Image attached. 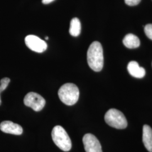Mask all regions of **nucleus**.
<instances>
[{"label": "nucleus", "mask_w": 152, "mask_h": 152, "mask_svg": "<svg viewBox=\"0 0 152 152\" xmlns=\"http://www.w3.org/2000/svg\"><path fill=\"white\" fill-rule=\"evenodd\" d=\"M87 63L93 71H102L104 65L103 50L101 44L94 41L90 45L87 54Z\"/></svg>", "instance_id": "1"}, {"label": "nucleus", "mask_w": 152, "mask_h": 152, "mask_svg": "<svg viewBox=\"0 0 152 152\" xmlns=\"http://www.w3.org/2000/svg\"><path fill=\"white\" fill-rule=\"evenodd\" d=\"M60 100L67 105H73L78 102L80 91L75 84L66 83L60 87L58 91Z\"/></svg>", "instance_id": "2"}, {"label": "nucleus", "mask_w": 152, "mask_h": 152, "mask_svg": "<svg viewBox=\"0 0 152 152\" xmlns=\"http://www.w3.org/2000/svg\"><path fill=\"white\" fill-rule=\"evenodd\" d=\"M51 136L55 144L61 150L64 152H68L71 150V139L63 127L55 126L51 132Z\"/></svg>", "instance_id": "3"}, {"label": "nucleus", "mask_w": 152, "mask_h": 152, "mask_svg": "<svg viewBox=\"0 0 152 152\" xmlns=\"http://www.w3.org/2000/svg\"><path fill=\"white\" fill-rule=\"evenodd\" d=\"M105 122L110 126L117 129H124L127 126L124 114L116 109H110L105 114Z\"/></svg>", "instance_id": "4"}, {"label": "nucleus", "mask_w": 152, "mask_h": 152, "mask_svg": "<svg viewBox=\"0 0 152 152\" xmlns=\"http://www.w3.org/2000/svg\"><path fill=\"white\" fill-rule=\"evenodd\" d=\"M24 104L36 112L41 111L44 108L46 101L41 95L36 92L28 93L24 98Z\"/></svg>", "instance_id": "5"}, {"label": "nucleus", "mask_w": 152, "mask_h": 152, "mask_svg": "<svg viewBox=\"0 0 152 152\" xmlns=\"http://www.w3.org/2000/svg\"><path fill=\"white\" fill-rule=\"evenodd\" d=\"M25 43L29 49L38 53H43L48 48L46 42L34 35L27 36L25 38Z\"/></svg>", "instance_id": "6"}, {"label": "nucleus", "mask_w": 152, "mask_h": 152, "mask_svg": "<svg viewBox=\"0 0 152 152\" xmlns=\"http://www.w3.org/2000/svg\"><path fill=\"white\" fill-rule=\"evenodd\" d=\"M82 141L86 152H103L100 142L91 134H85Z\"/></svg>", "instance_id": "7"}, {"label": "nucleus", "mask_w": 152, "mask_h": 152, "mask_svg": "<svg viewBox=\"0 0 152 152\" xmlns=\"http://www.w3.org/2000/svg\"><path fill=\"white\" fill-rule=\"evenodd\" d=\"M0 130L6 134L16 135H20L23 133L22 126L10 121L2 122L0 124Z\"/></svg>", "instance_id": "8"}, {"label": "nucleus", "mask_w": 152, "mask_h": 152, "mask_svg": "<svg viewBox=\"0 0 152 152\" xmlns=\"http://www.w3.org/2000/svg\"><path fill=\"white\" fill-rule=\"evenodd\" d=\"M127 69L131 76L137 78H143L145 75L144 68L140 67L135 61H131L129 63Z\"/></svg>", "instance_id": "9"}, {"label": "nucleus", "mask_w": 152, "mask_h": 152, "mask_svg": "<svg viewBox=\"0 0 152 152\" xmlns=\"http://www.w3.org/2000/svg\"><path fill=\"white\" fill-rule=\"evenodd\" d=\"M142 142L147 150L149 152H152V129L148 125H145L143 126Z\"/></svg>", "instance_id": "10"}, {"label": "nucleus", "mask_w": 152, "mask_h": 152, "mask_svg": "<svg viewBox=\"0 0 152 152\" xmlns=\"http://www.w3.org/2000/svg\"><path fill=\"white\" fill-rule=\"evenodd\" d=\"M123 43L125 46L129 49H135L138 48L140 45L139 38L136 36L129 33L125 36L123 39Z\"/></svg>", "instance_id": "11"}, {"label": "nucleus", "mask_w": 152, "mask_h": 152, "mask_svg": "<svg viewBox=\"0 0 152 152\" xmlns=\"http://www.w3.org/2000/svg\"><path fill=\"white\" fill-rule=\"evenodd\" d=\"M81 31V24L77 18H74L71 20L69 28V33L71 36L77 37L80 35Z\"/></svg>", "instance_id": "12"}, {"label": "nucleus", "mask_w": 152, "mask_h": 152, "mask_svg": "<svg viewBox=\"0 0 152 152\" xmlns=\"http://www.w3.org/2000/svg\"><path fill=\"white\" fill-rule=\"evenodd\" d=\"M10 82V79L9 78H4L0 81V105L1 104V92L4 91L7 87L8 86Z\"/></svg>", "instance_id": "13"}, {"label": "nucleus", "mask_w": 152, "mask_h": 152, "mask_svg": "<svg viewBox=\"0 0 152 152\" xmlns=\"http://www.w3.org/2000/svg\"><path fill=\"white\" fill-rule=\"evenodd\" d=\"M144 32L147 37L152 40V24H148L145 26Z\"/></svg>", "instance_id": "14"}, {"label": "nucleus", "mask_w": 152, "mask_h": 152, "mask_svg": "<svg viewBox=\"0 0 152 152\" xmlns=\"http://www.w3.org/2000/svg\"><path fill=\"white\" fill-rule=\"evenodd\" d=\"M140 1L141 0H125L126 4L130 6L137 5L140 2Z\"/></svg>", "instance_id": "15"}, {"label": "nucleus", "mask_w": 152, "mask_h": 152, "mask_svg": "<svg viewBox=\"0 0 152 152\" xmlns=\"http://www.w3.org/2000/svg\"><path fill=\"white\" fill-rule=\"evenodd\" d=\"M55 0H42V2L44 4H49L51 3L52 2H53Z\"/></svg>", "instance_id": "16"}, {"label": "nucleus", "mask_w": 152, "mask_h": 152, "mask_svg": "<svg viewBox=\"0 0 152 152\" xmlns=\"http://www.w3.org/2000/svg\"><path fill=\"white\" fill-rule=\"evenodd\" d=\"M45 39H46V40H48V39H49V37H46Z\"/></svg>", "instance_id": "17"}]
</instances>
